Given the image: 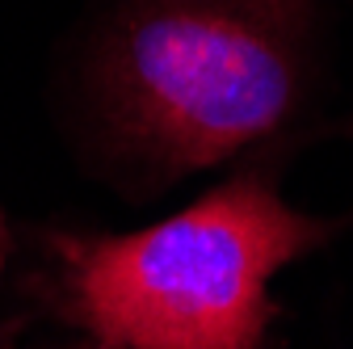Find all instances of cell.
Masks as SVG:
<instances>
[{"instance_id":"7a4b0ae2","label":"cell","mask_w":353,"mask_h":349,"mask_svg":"<svg viewBox=\"0 0 353 349\" xmlns=\"http://www.w3.org/2000/svg\"><path fill=\"white\" fill-rule=\"evenodd\" d=\"M324 236L328 223L244 172L156 228L84 248L76 316L101 345L244 349L270 320V278Z\"/></svg>"},{"instance_id":"6da1fadb","label":"cell","mask_w":353,"mask_h":349,"mask_svg":"<svg viewBox=\"0 0 353 349\" xmlns=\"http://www.w3.org/2000/svg\"><path fill=\"white\" fill-rule=\"evenodd\" d=\"M312 38L307 0H126L93 55L97 114L143 172L219 164L299 114Z\"/></svg>"}]
</instances>
